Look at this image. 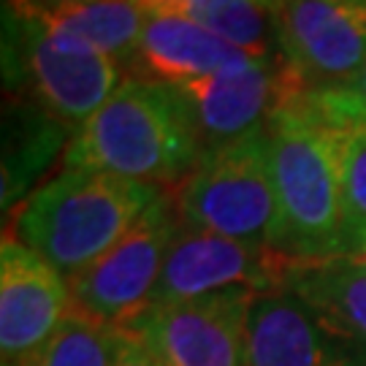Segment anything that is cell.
I'll use <instances>...</instances> for the list:
<instances>
[{
    "label": "cell",
    "instance_id": "9",
    "mask_svg": "<svg viewBox=\"0 0 366 366\" xmlns=\"http://www.w3.org/2000/svg\"><path fill=\"white\" fill-rule=\"evenodd\" d=\"M252 290H220L201 299L149 307L131 331L160 366H244Z\"/></svg>",
    "mask_w": 366,
    "mask_h": 366
},
{
    "label": "cell",
    "instance_id": "6",
    "mask_svg": "<svg viewBox=\"0 0 366 366\" xmlns=\"http://www.w3.org/2000/svg\"><path fill=\"white\" fill-rule=\"evenodd\" d=\"M179 222L174 196L160 193L114 247L68 280L71 310L112 328L136 323L152 307V293Z\"/></svg>",
    "mask_w": 366,
    "mask_h": 366
},
{
    "label": "cell",
    "instance_id": "17",
    "mask_svg": "<svg viewBox=\"0 0 366 366\" xmlns=\"http://www.w3.org/2000/svg\"><path fill=\"white\" fill-rule=\"evenodd\" d=\"M247 57H282L274 0H187L182 11Z\"/></svg>",
    "mask_w": 366,
    "mask_h": 366
},
{
    "label": "cell",
    "instance_id": "3",
    "mask_svg": "<svg viewBox=\"0 0 366 366\" xmlns=\"http://www.w3.org/2000/svg\"><path fill=\"white\" fill-rule=\"evenodd\" d=\"M157 198L155 184L106 171L63 169L30 193L14 236L71 280L114 247Z\"/></svg>",
    "mask_w": 366,
    "mask_h": 366
},
{
    "label": "cell",
    "instance_id": "14",
    "mask_svg": "<svg viewBox=\"0 0 366 366\" xmlns=\"http://www.w3.org/2000/svg\"><path fill=\"white\" fill-rule=\"evenodd\" d=\"M74 131L27 98H14L3 109V163H0V207L3 214L30 198L41 177L66 152Z\"/></svg>",
    "mask_w": 366,
    "mask_h": 366
},
{
    "label": "cell",
    "instance_id": "20",
    "mask_svg": "<svg viewBox=\"0 0 366 366\" xmlns=\"http://www.w3.org/2000/svg\"><path fill=\"white\" fill-rule=\"evenodd\" d=\"M112 366H160L152 350L144 345V340L131 331V328H119L117 334V350Z\"/></svg>",
    "mask_w": 366,
    "mask_h": 366
},
{
    "label": "cell",
    "instance_id": "19",
    "mask_svg": "<svg viewBox=\"0 0 366 366\" xmlns=\"http://www.w3.org/2000/svg\"><path fill=\"white\" fill-rule=\"evenodd\" d=\"M366 244V122L342 147V258Z\"/></svg>",
    "mask_w": 366,
    "mask_h": 366
},
{
    "label": "cell",
    "instance_id": "22",
    "mask_svg": "<svg viewBox=\"0 0 366 366\" xmlns=\"http://www.w3.org/2000/svg\"><path fill=\"white\" fill-rule=\"evenodd\" d=\"M350 90H355V95H358V98L364 101V106H366V66H364V71L358 74V79L353 81V87H350Z\"/></svg>",
    "mask_w": 366,
    "mask_h": 366
},
{
    "label": "cell",
    "instance_id": "24",
    "mask_svg": "<svg viewBox=\"0 0 366 366\" xmlns=\"http://www.w3.org/2000/svg\"><path fill=\"white\" fill-rule=\"evenodd\" d=\"M33 3H44V6H54V3H79V0H33Z\"/></svg>",
    "mask_w": 366,
    "mask_h": 366
},
{
    "label": "cell",
    "instance_id": "8",
    "mask_svg": "<svg viewBox=\"0 0 366 366\" xmlns=\"http://www.w3.org/2000/svg\"><path fill=\"white\" fill-rule=\"evenodd\" d=\"M296 263V258L274 247L236 242L179 222L152 293V307L201 299L220 290H280L288 285Z\"/></svg>",
    "mask_w": 366,
    "mask_h": 366
},
{
    "label": "cell",
    "instance_id": "15",
    "mask_svg": "<svg viewBox=\"0 0 366 366\" xmlns=\"http://www.w3.org/2000/svg\"><path fill=\"white\" fill-rule=\"evenodd\" d=\"M22 11L33 14L39 22L76 39L92 49L104 52L114 63H125L133 57L147 11L133 0H79V3H33V0H11Z\"/></svg>",
    "mask_w": 366,
    "mask_h": 366
},
{
    "label": "cell",
    "instance_id": "4",
    "mask_svg": "<svg viewBox=\"0 0 366 366\" xmlns=\"http://www.w3.org/2000/svg\"><path fill=\"white\" fill-rule=\"evenodd\" d=\"M3 79L76 133L122 84L119 66L104 52L54 33L33 14L3 0Z\"/></svg>",
    "mask_w": 366,
    "mask_h": 366
},
{
    "label": "cell",
    "instance_id": "25",
    "mask_svg": "<svg viewBox=\"0 0 366 366\" xmlns=\"http://www.w3.org/2000/svg\"><path fill=\"white\" fill-rule=\"evenodd\" d=\"M274 3H285V0H274Z\"/></svg>",
    "mask_w": 366,
    "mask_h": 366
},
{
    "label": "cell",
    "instance_id": "11",
    "mask_svg": "<svg viewBox=\"0 0 366 366\" xmlns=\"http://www.w3.org/2000/svg\"><path fill=\"white\" fill-rule=\"evenodd\" d=\"M244 366H366V345L290 288L255 293Z\"/></svg>",
    "mask_w": 366,
    "mask_h": 366
},
{
    "label": "cell",
    "instance_id": "23",
    "mask_svg": "<svg viewBox=\"0 0 366 366\" xmlns=\"http://www.w3.org/2000/svg\"><path fill=\"white\" fill-rule=\"evenodd\" d=\"M347 258H350L353 263H358V266H364V269H366V244H364L361 249H358V252H353V255H347Z\"/></svg>",
    "mask_w": 366,
    "mask_h": 366
},
{
    "label": "cell",
    "instance_id": "16",
    "mask_svg": "<svg viewBox=\"0 0 366 366\" xmlns=\"http://www.w3.org/2000/svg\"><path fill=\"white\" fill-rule=\"evenodd\" d=\"M350 337L366 345V269L350 258L299 261L288 285Z\"/></svg>",
    "mask_w": 366,
    "mask_h": 366
},
{
    "label": "cell",
    "instance_id": "12",
    "mask_svg": "<svg viewBox=\"0 0 366 366\" xmlns=\"http://www.w3.org/2000/svg\"><path fill=\"white\" fill-rule=\"evenodd\" d=\"M71 312L68 280L16 236L0 244V355L22 366L49 342Z\"/></svg>",
    "mask_w": 366,
    "mask_h": 366
},
{
    "label": "cell",
    "instance_id": "10",
    "mask_svg": "<svg viewBox=\"0 0 366 366\" xmlns=\"http://www.w3.org/2000/svg\"><path fill=\"white\" fill-rule=\"evenodd\" d=\"M282 54L307 90L353 87L366 66V0L277 3Z\"/></svg>",
    "mask_w": 366,
    "mask_h": 366
},
{
    "label": "cell",
    "instance_id": "1",
    "mask_svg": "<svg viewBox=\"0 0 366 366\" xmlns=\"http://www.w3.org/2000/svg\"><path fill=\"white\" fill-rule=\"evenodd\" d=\"M366 106L350 87L307 90L266 122L277 193L274 249L296 261L342 258V147Z\"/></svg>",
    "mask_w": 366,
    "mask_h": 366
},
{
    "label": "cell",
    "instance_id": "5",
    "mask_svg": "<svg viewBox=\"0 0 366 366\" xmlns=\"http://www.w3.org/2000/svg\"><path fill=\"white\" fill-rule=\"evenodd\" d=\"M174 204L190 228L274 247L280 209L266 128L207 149L174 193Z\"/></svg>",
    "mask_w": 366,
    "mask_h": 366
},
{
    "label": "cell",
    "instance_id": "21",
    "mask_svg": "<svg viewBox=\"0 0 366 366\" xmlns=\"http://www.w3.org/2000/svg\"><path fill=\"white\" fill-rule=\"evenodd\" d=\"M133 3H139L144 11H182L187 0H133Z\"/></svg>",
    "mask_w": 366,
    "mask_h": 366
},
{
    "label": "cell",
    "instance_id": "2",
    "mask_svg": "<svg viewBox=\"0 0 366 366\" xmlns=\"http://www.w3.org/2000/svg\"><path fill=\"white\" fill-rule=\"evenodd\" d=\"M201 160V142L177 87L122 79L112 98L79 128L63 169L106 171L147 184H182Z\"/></svg>",
    "mask_w": 366,
    "mask_h": 366
},
{
    "label": "cell",
    "instance_id": "7",
    "mask_svg": "<svg viewBox=\"0 0 366 366\" xmlns=\"http://www.w3.org/2000/svg\"><path fill=\"white\" fill-rule=\"evenodd\" d=\"M177 90L190 112L204 155L207 149L263 131L280 106L307 92V84L285 54L272 60L239 54L220 71Z\"/></svg>",
    "mask_w": 366,
    "mask_h": 366
},
{
    "label": "cell",
    "instance_id": "13",
    "mask_svg": "<svg viewBox=\"0 0 366 366\" xmlns=\"http://www.w3.org/2000/svg\"><path fill=\"white\" fill-rule=\"evenodd\" d=\"M239 54L184 14L147 11L142 39L128 66L136 71V79L182 87L220 71Z\"/></svg>",
    "mask_w": 366,
    "mask_h": 366
},
{
    "label": "cell",
    "instance_id": "18",
    "mask_svg": "<svg viewBox=\"0 0 366 366\" xmlns=\"http://www.w3.org/2000/svg\"><path fill=\"white\" fill-rule=\"evenodd\" d=\"M119 328L104 326L71 310L63 326L22 366H112Z\"/></svg>",
    "mask_w": 366,
    "mask_h": 366
}]
</instances>
